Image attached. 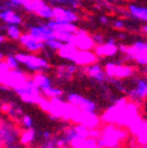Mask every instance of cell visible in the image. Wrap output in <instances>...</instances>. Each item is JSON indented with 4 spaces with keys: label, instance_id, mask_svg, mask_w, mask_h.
<instances>
[{
    "label": "cell",
    "instance_id": "6da1fadb",
    "mask_svg": "<svg viewBox=\"0 0 147 148\" xmlns=\"http://www.w3.org/2000/svg\"><path fill=\"white\" fill-rule=\"evenodd\" d=\"M16 60L19 63L25 65L28 69L33 70V71H38V70L45 69L47 67V62L42 58H39L34 55H28V53H16Z\"/></svg>",
    "mask_w": 147,
    "mask_h": 148
},
{
    "label": "cell",
    "instance_id": "7a4b0ae2",
    "mask_svg": "<svg viewBox=\"0 0 147 148\" xmlns=\"http://www.w3.org/2000/svg\"><path fill=\"white\" fill-rule=\"evenodd\" d=\"M29 33L32 35L34 38L42 42H45L49 39L57 38V34L54 30L46 26V24H41L39 26H32L29 29Z\"/></svg>",
    "mask_w": 147,
    "mask_h": 148
},
{
    "label": "cell",
    "instance_id": "3957f363",
    "mask_svg": "<svg viewBox=\"0 0 147 148\" xmlns=\"http://www.w3.org/2000/svg\"><path fill=\"white\" fill-rule=\"evenodd\" d=\"M70 43L75 45L78 49H91L95 44L92 36L81 30H77L74 33Z\"/></svg>",
    "mask_w": 147,
    "mask_h": 148
},
{
    "label": "cell",
    "instance_id": "277c9868",
    "mask_svg": "<svg viewBox=\"0 0 147 148\" xmlns=\"http://www.w3.org/2000/svg\"><path fill=\"white\" fill-rule=\"evenodd\" d=\"M20 42H21L22 45L25 47L27 51H32V53H35V51H38L40 49H42L45 46L44 42L39 41L36 38L32 36L30 33H26V34H22L19 38Z\"/></svg>",
    "mask_w": 147,
    "mask_h": 148
},
{
    "label": "cell",
    "instance_id": "5b68a950",
    "mask_svg": "<svg viewBox=\"0 0 147 148\" xmlns=\"http://www.w3.org/2000/svg\"><path fill=\"white\" fill-rule=\"evenodd\" d=\"M46 26L51 28L52 30H54L56 33H61V32H71L75 33L78 30L77 27L74 25V23H70V22H63V21H57L55 18H51L46 22Z\"/></svg>",
    "mask_w": 147,
    "mask_h": 148
},
{
    "label": "cell",
    "instance_id": "8992f818",
    "mask_svg": "<svg viewBox=\"0 0 147 148\" xmlns=\"http://www.w3.org/2000/svg\"><path fill=\"white\" fill-rule=\"evenodd\" d=\"M53 10H54V18L57 20V21L74 23V22L78 20L77 14L68 8H65V7L62 6H55L53 7Z\"/></svg>",
    "mask_w": 147,
    "mask_h": 148
},
{
    "label": "cell",
    "instance_id": "52a82bcc",
    "mask_svg": "<svg viewBox=\"0 0 147 148\" xmlns=\"http://www.w3.org/2000/svg\"><path fill=\"white\" fill-rule=\"evenodd\" d=\"M97 59V55L90 51V49H77L74 55L72 62L77 65H90L94 63Z\"/></svg>",
    "mask_w": 147,
    "mask_h": 148
},
{
    "label": "cell",
    "instance_id": "ba28073f",
    "mask_svg": "<svg viewBox=\"0 0 147 148\" xmlns=\"http://www.w3.org/2000/svg\"><path fill=\"white\" fill-rule=\"evenodd\" d=\"M0 20L10 25H19L22 23L21 16L12 12L10 8H4L3 12H0Z\"/></svg>",
    "mask_w": 147,
    "mask_h": 148
},
{
    "label": "cell",
    "instance_id": "9c48e42d",
    "mask_svg": "<svg viewBox=\"0 0 147 148\" xmlns=\"http://www.w3.org/2000/svg\"><path fill=\"white\" fill-rule=\"evenodd\" d=\"M117 51V46L115 43H111V42H106V43L99 44L95 49V53L97 56H104V57H110V56L115 55Z\"/></svg>",
    "mask_w": 147,
    "mask_h": 148
},
{
    "label": "cell",
    "instance_id": "30bf717a",
    "mask_svg": "<svg viewBox=\"0 0 147 148\" xmlns=\"http://www.w3.org/2000/svg\"><path fill=\"white\" fill-rule=\"evenodd\" d=\"M77 49H78L77 47L75 45H73L72 43H66V42H64L60 49H58V53H59L60 57H62V58L66 59V60L72 61L74 55L77 51Z\"/></svg>",
    "mask_w": 147,
    "mask_h": 148
},
{
    "label": "cell",
    "instance_id": "8fae6325",
    "mask_svg": "<svg viewBox=\"0 0 147 148\" xmlns=\"http://www.w3.org/2000/svg\"><path fill=\"white\" fill-rule=\"evenodd\" d=\"M129 12L133 16L136 18L144 21L147 23V8L143 6H138L136 4H130L129 5Z\"/></svg>",
    "mask_w": 147,
    "mask_h": 148
},
{
    "label": "cell",
    "instance_id": "7c38bea8",
    "mask_svg": "<svg viewBox=\"0 0 147 148\" xmlns=\"http://www.w3.org/2000/svg\"><path fill=\"white\" fill-rule=\"evenodd\" d=\"M32 80L34 81L35 86H36L38 88H41V90H44V88L52 86L51 79L48 78L46 75H44V74H42V73L35 74Z\"/></svg>",
    "mask_w": 147,
    "mask_h": 148
},
{
    "label": "cell",
    "instance_id": "4fadbf2b",
    "mask_svg": "<svg viewBox=\"0 0 147 148\" xmlns=\"http://www.w3.org/2000/svg\"><path fill=\"white\" fill-rule=\"evenodd\" d=\"M132 95L135 98H144L147 96V81L140 79L137 82L135 90L132 92Z\"/></svg>",
    "mask_w": 147,
    "mask_h": 148
},
{
    "label": "cell",
    "instance_id": "5bb4252c",
    "mask_svg": "<svg viewBox=\"0 0 147 148\" xmlns=\"http://www.w3.org/2000/svg\"><path fill=\"white\" fill-rule=\"evenodd\" d=\"M87 73L90 74V76H92L93 78L97 79V80H103L104 79V72L102 71L101 67L97 64H90L89 67L87 68Z\"/></svg>",
    "mask_w": 147,
    "mask_h": 148
},
{
    "label": "cell",
    "instance_id": "9a60e30c",
    "mask_svg": "<svg viewBox=\"0 0 147 148\" xmlns=\"http://www.w3.org/2000/svg\"><path fill=\"white\" fill-rule=\"evenodd\" d=\"M44 4H45L44 0H29L23 7L28 12H32L36 14L37 10L41 6H43Z\"/></svg>",
    "mask_w": 147,
    "mask_h": 148
},
{
    "label": "cell",
    "instance_id": "2e32d148",
    "mask_svg": "<svg viewBox=\"0 0 147 148\" xmlns=\"http://www.w3.org/2000/svg\"><path fill=\"white\" fill-rule=\"evenodd\" d=\"M37 16H41L43 18H47V20H51V18H54V10L53 7H51L49 5L45 4L43 6H41L40 8L37 10L36 12Z\"/></svg>",
    "mask_w": 147,
    "mask_h": 148
},
{
    "label": "cell",
    "instance_id": "e0dca14e",
    "mask_svg": "<svg viewBox=\"0 0 147 148\" xmlns=\"http://www.w3.org/2000/svg\"><path fill=\"white\" fill-rule=\"evenodd\" d=\"M6 32L7 35H8L9 38H12V39L19 40L20 36H21V31L20 29L18 28V25H10V24H7L6 26Z\"/></svg>",
    "mask_w": 147,
    "mask_h": 148
},
{
    "label": "cell",
    "instance_id": "ac0fdd59",
    "mask_svg": "<svg viewBox=\"0 0 147 148\" xmlns=\"http://www.w3.org/2000/svg\"><path fill=\"white\" fill-rule=\"evenodd\" d=\"M5 63L7 64V66H8L10 70L18 69L19 64H20V63H19V61L16 60V56H7L6 60H5Z\"/></svg>",
    "mask_w": 147,
    "mask_h": 148
},
{
    "label": "cell",
    "instance_id": "d6986e66",
    "mask_svg": "<svg viewBox=\"0 0 147 148\" xmlns=\"http://www.w3.org/2000/svg\"><path fill=\"white\" fill-rule=\"evenodd\" d=\"M63 43H64V42H62L61 40L57 39V38H54V39H49V40H47V41L44 42L45 46H48V47H51L52 49H55V51H58V49H60L61 46H62Z\"/></svg>",
    "mask_w": 147,
    "mask_h": 148
},
{
    "label": "cell",
    "instance_id": "ffe728a7",
    "mask_svg": "<svg viewBox=\"0 0 147 148\" xmlns=\"http://www.w3.org/2000/svg\"><path fill=\"white\" fill-rule=\"evenodd\" d=\"M44 1H49L51 3H60V4L70 5L72 7H76L79 4L78 0H44Z\"/></svg>",
    "mask_w": 147,
    "mask_h": 148
},
{
    "label": "cell",
    "instance_id": "44dd1931",
    "mask_svg": "<svg viewBox=\"0 0 147 148\" xmlns=\"http://www.w3.org/2000/svg\"><path fill=\"white\" fill-rule=\"evenodd\" d=\"M92 39L94 41L95 44H102L103 43V37L101 35H98V34H95V35H92Z\"/></svg>",
    "mask_w": 147,
    "mask_h": 148
},
{
    "label": "cell",
    "instance_id": "7402d4cb",
    "mask_svg": "<svg viewBox=\"0 0 147 148\" xmlns=\"http://www.w3.org/2000/svg\"><path fill=\"white\" fill-rule=\"evenodd\" d=\"M29 0H9V2L14 4V6H24Z\"/></svg>",
    "mask_w": 147,
    "mask_h": 148
},
{
    "label": "cell",
    "instance_id": "603a6c76",
    "mask_svg": "<svg viewBox=\"0 0 147 148\" xmlns=\"http://www.w3.org/2000/svg\"><path fill=\"white\" fill-rule=\"evenodd\" d=\"M124 24L122 21H120V20H116V21L113 22V27L114 28H117V29H122V28H124Z\"/></svg>",
    "mask_w": 147,
    "mask_h": 148
},
{
    "label": "cell",
    "instance_id": "cb8c5ba5",
    "mask_svg": "<svg viewBox=\"0 0 147 148\" xmlns=\"http://www.w3.org/2000/svg\"><path fill=\"white\" fill-rule=\"evenodd\" d=\"M100 22L103 24H107L108 23V18H106L105 16H101V18H100Z\"/></svg>",
    "mask_w": 147,
    "mask_h": 148
},
{
    "label": "cell",
    "instance_id": "d4e9b609",
    "mask_svg": "<svg viewBox=\"0 0 147 148\" xmlns=\"http://www.w3.org/2000/svg\"><path fill=\"white\" fill-rule=\"evenodd\" d=\"M4 40H5V37L3 36V35L0 34V42H3Z\"/></svg>",
    "mask_w": 147,
    "mask_h": 148
},
{
    "label": "cell",
    "instance_id": "484cf974",
    "mask_svg": "<svg viewBox=\"0 0 147 148\" xmlns=\"http://www.w3.org/2000/svg\"><path fill=\"white\" fill-rule=\"evenodd\" d=\"M143 31H144L145 33H147V25H145L144 27H143Z\"/></svg>",
    "mask_w": 147,
    "mask_h": 148
},
{
    "label": "cell",
    "instance_id": "4316f807",
    "mask_svg": "<svg viewBox=\"0 0 147 148\" xmlns=\"http://www.w3.org/2000/svg\"><path fill=\"white\" fill-rule=\"evenodd\" d=\"M1 1H8V0H1Z\"/></svg>",
    "mask_w": 147,
    "mask_h": 148
},
{
    "label": "cell",
    "instance_id": "83f0119b",
    "mask_svg": "<svg viewBox=\"0 0 147 148\" xmlns=\"http://www.w3.org/2000/svg\"><path fill=\"white\" fill-rule=\"evenodd\" d=\"M146 74H147V68H146Z\"/></svg>",
    "mask_w": 147,
    "mask_h": 148
}]
</instances>
